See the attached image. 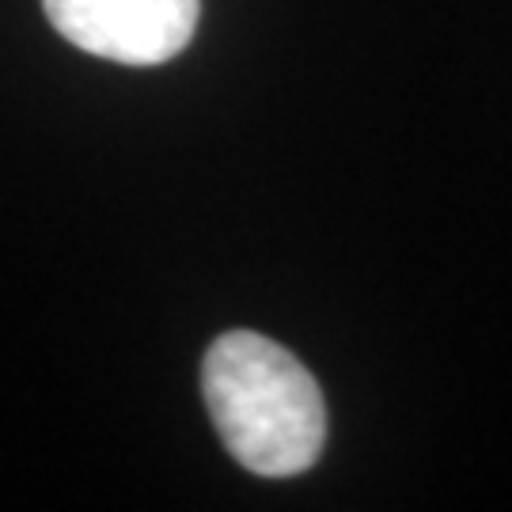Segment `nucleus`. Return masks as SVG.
<instances>
[{
	"label": "nucleus",
	"instance_id": "nucleus-2",
	"mask_svg": "<svg viewBox=\"0 0 512 512\" xmlns=\"http://www.w3.org/2000/svg\"><path fill=\"white\" fill-rule=\"evenodd\" d=\"M42 12L76 50L152 69L190 46L202 0H42Z\"/></svg>",
	"mask_w": 512,
	"mask_h": 512
},
{
	"label": "nucleus",
	"instance_id": "nucleus-1",
	"mask_svg": "<svg viewBox=\"0 0 512 512\" xmlns=\"http://www.w3.org/2000/svg\"><path fill=\"white\" fill-rule=\"evenodd\" d=\"M202 395L220 444L262 478L304 475L327 444V406L308 368L255 330H228L202 361Z\"/></svg>",
	"mask_w": 512,
	"mask_h": 512
}]
</instances>
